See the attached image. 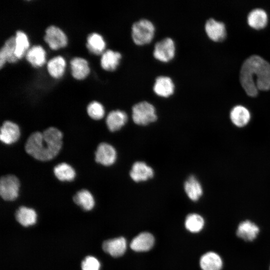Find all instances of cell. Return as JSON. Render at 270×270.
I'll return each mask as SVG.
<instances>
[{
	"instance_id": "obj_12",
	"label": "cell",
	"mask_w": 270,
	"mask_h": 270,
	"mask_svg": "<svg viewBox=\"0 0 270 270\" xmlns=\"http://www.w3.org/2000/svg\"><path fill=\"white\" fill-rule=\"evenodd\" d=\"M52 172L54 177L62 182H73L76 176V172L74 168L66 162H61L55 165Z\"/></svg>"
},
{
	"instance_id": "obj_5",
	"label": "cell",
	"mask_w": 270,
	"mask_h": 270,
	"mask_svg": "<svg viewBox=\"0 0 270 270\" xmlns=\"http://www.w3.org/2000/svg\"><path fill=\"white\" fill-rule=\"evenodd\" d=\"M132 118L134 122L140 126L153 122L157 119L155 108L148 102H139L132 106Z\"/></svg>"
},
{
	"instance_id": "obj_31",
	"label": "cell",
	"mask_w": 270,
	"mask_h": 270,
	"mask_svg": "<svg viewBox=\"0 0 270 270\" xmlns=\"http://www.w3.org/2000/svg\"><path fill=\"white\" fill-rule=\"evenodd\" d=\"M15 55L18 59L22 58L29 47V42L26 34L21 30L16 32L15 36Z\"/></svg>"
},
{
	"instance_id": "obj_18",
	"label": "cell",
	"mask_w": 270,
	"mask_h": 270,
	"mask_svg": "<svg viewBox=\"0 0 270 270\" xmlns=\"http://www.w3.org/2000/svg\"><path fill=\"white\" fill-rule=\"evenodd\" d=\"M259 232V228L256 224L249 220H246L238 224L236 235L246 241L251 242L256 238Z\"/></svg>"
},
{
	"instance_id": "obj_2",
	"label": "cell",
	"mask_w": 270,
	"mask_h": 270,
	"mask_svg": "<svg viewBox=\"0 0 270 270\" xmlns=\"http://www.w3.org/2000/svg\"><path fill=\"white\" fill-rule=\"evenodd\" d=\"M240 78L246 93L255 96L258 90L270 89V64L260 56H250L241 66Z\"/></svg>"
},
{
	"instance_id": "obj_15",
	"label": "cell",
	"mask_w": 270,
	"mask_h": 270,
	"mask_svg": "<svg viewBox=\"0 0 270 270\" xmlns=\"http://www.w3.org/2000/svg\"><path fill=\"white\" fill-rule=\"evenodd\" d=\"M73 202L86 211L91 210L94 206L95 200L92 193L88 189L82 188L72 196Z\"/></svg>"
},
{
	"instance_id": "obj_7",
	"label": "cell",
	"mask_w": 270,
	"mask_h": 270,
	"mask_svg": "<svg viewBox=\"0 0 270 270\" xmlns=\"http://www.w3.org/2000/svg\"><path fill=\"white\" fill-rule=\"evenodd\" d=\"M20 126L10 120L4 121L0 126V142L11 146L18 142L21 137Z\"/></svg>"
},
{
	"instance_id": "obj_23",
	"label": "cell",
	"mask_w": 270,
	"mask_h": 270,
	"mask_svg": "<svg viewBox=\"0 0 270 270\" xmlns=\"http://www.w3.org/2000/svg\"><path fill=\"white\" fill-rule=\"evenodd\" d=\"M184 189L188 198L194 202L198 200L203 194L200 183L194 176H190L185 182Z\"/></svg>"
},
{
	"instance_id": "obj_1",
	"label": "cell",
	"mask_w": 270,
	"mask_h": 270,
	"mask_svg": "<svg viewBox=\"0 0 270 270\" xmlns=\"http://www.w3.org/2000/svg\"><path fill=\"white\" fill-rule=\"evenodd\" d=\"M63 138L61 130L50 126L42 132L36 131L30 134L24 142V149L28 155L38 161L50 162L60 153Z\"/></svg>"
},
{
	"instance_id": "obj_33",
	"label": "cell",
	"mask_w": 270,
	"mask_h": 270,
	"mask_svg": "<svg viewBox=\"0 0 270 270\" xmlns=\"http://www.w3.org/2000/svg\"><path fill=\"white\" fill-rule=\"evenodd\" d=\"M100 264L98 260L93 256H87L81 264L82 270H100Z\"/></svg>"
},
{
	"instance_id": "obj_28",
	"label": "cell",
	"mask_w": 270,
	"mask_h": 270,
	"mask_svg": "<svg viewBox=\"0 0 270 270\" xmlns=\"http://www.w3.org/2000/svg\"><path fill=\"white\" fill-rule=\"evenodd\" d=\"M86 46L90 52L96 54H100L105 48L106 42L100 34L94 32L88 36Z\"/></svg>"
},
{
	"instance_id": "obj_4",
	"label": "cell",
	"mask_w": 270,
	"mask_h": 270,
	"mask_svg": "<svg viewBox=\"0 0 270 270\" xmlns=\"http://www.w3.org/2000/svg\"><path fill=\"white\" fill-rule=\"evenodd\" d=\"M155 28L153 24L146 19H141L134 22L132 27V36L138 45L150 42L154 38Z\"/></svg>"
},
{
	"instance_id": "obj_21",
	"label": "cell",
	"mask_w": 270,
	"mask_h": 270,
	"mask_svg": "<svg viewBox=\"0 0 270 270\" xmlns=\"http://www.w3.org/2000/svg\"><path fill=\"white\" fill-rule=\"evenodd\" d=\"M15 217L16 220L21 225L28 226L36 222L37 214L33 208L22 206L16 210Z\"/></svg>"
},
{
	"instance_id": "obj_24",
	"label": "cell",
	"mask_w": 270,
	"mask_h": 270,
	"mask_svg": "<svg viewBox=\"0 0 270 270\" xmlns=\"http://www.w3.org/2000/svg\"><path fill=\"white\" fill-rule=\"evenodd\" d=\"M72 74L74 78L78 80L85 78L90 72L88 62L84 58L76 57L70 62Z\"/></svg>"
},
{
	"instance_id": "obj_20",
	"label": "cell",
	"mask_w": 270,
	"mask_h": 270,
	"mask_svg": "<svg viewBox=\"0 0 270 270\" xmlns=\"http://www.w3.org/2000/svg\"><path fill=\"white\" fill-rule=\"evenodd\" d=\"M174 86L168 76H160L156 78L153 86L154 92L158 96L166 98L173 94Z\"/></svg>"
},
{
	"instance_id": "obj_9",
	"label": "cell",
	"mask_w": 270,
	"mask_h": 270,
	"mask_svg": "<svg viewBox=\"0 0 270 270\" xmlns=\"http://www.w3.org/2000/svg\"><path fill=\"white\" fill-rule=\"evenodd\" d=\"M44 40L52 50H57L67 44V38L64 32L57 26H50L46 30Z\"/></svg>"
},
{
	"instance_id": "obj_11",
	"label": "cell",
	"mask_w": 270,
	"mask_h": 270,
	"mask_svg": "<svg viewBox=\"0 0 270 270\" xmlns=\"http://www.w3.org/2000/svg\"><path fill=\"white\" fill-rule=\"evenodd\" d=\"M154 174L153 169L144 162L140 161L135 162L130 172V177L136 182L146 181L152 178Z\"/></svg>"
},
{
	"instance_id": "obj_16",
	"label": "cell",
	"mask_w": 270,
	"mask_h": 270,
	"mask_svg": "<svg viewBox=\"0 0 270 270\" xmlns=\"http://www.w3.org/2000/svg\"><path fill=\"white\" fill-rule=\"evenodd\" d=\"M154 244V238L152 234L143 232L134 238L130 243V248L136 252H146L150 250Z\"/></svg>"
},
{
	"instance_id": "obj_6",
	"label": "cell",
	"mask_w": 270,
	"mask_h": 270,
	"mask_svg": "<svg viewBox=\"0 0 270 270\" xmlns=\"http://www.w3.org/2000/svg\"><path fill=\"white\" fill-rule=\"evenodd\" d=\"M116 158L117 152L112 144L102 142L97 146L94 152V160L97 164L105 167L110 166L115 163Z\"/></svg>"
},
{
	"instance_id": "obj_29",
	"label": "cell",
	"mask_w": 270,
	"mask_h": 270,
	"mask_svg": "<svg viewBox=\"0 0 270 270\" xmlns=\"http://www.w3.org/2000/svg\"><path fill=\"white\" fill-rule=\"evenodd\" d=\"M66 64L63 57L60 56L54 57L47 63L48 72L52 76L59 78L64 72Z\"/></svg>"
},
{
	"instance_id": "obj_22",
	"label": "cell",
	"mask_w": 270,
	"mask_h": 270,
	"mask_svg": "<svg viewBox=\"0 0 270 270\" xmlns=\"http://www.w3.org/2000/svg\"><path fill=\"white\" fill-rule=\"evenodd\" d=\"M15 36H11L5 42L0 50V67L2 68L6 61L14 62L18 59L15 55Z\"/></svg>"
},
{
	"instance_id": "obj_13",
	"label": "cell",
	"mask_w": 270,
	"mask_h": 270,
	"mask_svg": "<svg viewBox=\"0 0 270 270\" xmlns=\"http://www.w3.org/2000/svg\"><path fill=\"white\" fill-rule=\"evenodd\" d=\"M128 116L122 110H117L110 111L106 118V125L110 132L120 130L128 121Z\"/></svg>"
},
{
	"instance_id": "obj_27",
	"label": "cell",
	"mask_w": 270,
	"mask_h": 270,
	"mask_svg": "<svg viewBox=\"0 0 270 270\" xmlns=\"http://www.w3.org/2000/svg\"><path fill=\"white\" fill-rule=\"evenodd\" d=\"M26 58L34 66H40L46 62V52L40 46H34L27 50Z\"/></svg>"
},
{
	"instance_id": "obj_32",
	"label": "cell",
	"mask_w": 270,
	"mask_h": 270,
	"mask_svg": "<svg viewBox=\"0 0 270 270\" xmlns=\"http://www.w3.org/2000/svg\"><path fill=\"white\" fill-rule=\"evenodd\" d=\"M86 112L91 120L99 121L102 119L105 115V110L104 106L98 101H92L86 106Z\"/></svg>"
},
{
	"instance_id": "obj_10",
	"label": "cell",
	"mask_w": 270,
	"mask_h": 270,
	"mask_svg": "<svg viewBox=\"0 0 270 270\" xmlns=\"http://www.w3.org/2000/svg\"><path fill=\"white\" fill-rule=\"evenodd\" d=\"M126 241L124 237L106 240L102 244L104 251L114 258L122 256L126 252Z\"/></svg>"
},
{
	"instance_id": "obj_17",
	"label": "cell",
	"mask_w": 270,
	"mask_h": 270,
	"mask_svg": "<svg viewBox=\"0 0 270 270\" xmlns=\"http://www.w3.org/2000/svg\"><path fill=\"white\" fill-rule=\"evenodd\" d=\"M230 117L232 123L238 128H243L250 122L251 114L249 110L242 105H236L230 112Z\"/></svg>"
},
{
	"instance_id": "obj_19",
	"label": "cell",
	"mask_w": 270,
	"mask_h": 270,
	"mask_svg": "<svg viewBox=\"0 0 270 270\" xmlns=\"http://www.w3.org/2000/svg\"><path fill=\"white\" fill-rule=\"evenodd\" d=\"M200 264L202 270H221L223 262L218 254L214 252H208L200 257Z\"/></svg>"
},
{
	"instance_id": "obj_26",
	"label": "cell",
	"mask_w": 270,
	"mask_h": 270,
	"mask_svg": "<svg viewBox=\"0 0 270 270\" xmlns=\"http://www.w3.org/2000/svg\"><path fill=\"white\" fill-rule=\"evenodd\" d=\"M122 55L119 52L111 50H107L104 52L102 56L101 66L105 70H114L119 64Z\"/></svg>"
},
{
	"instance_id": "obj_30",
	"label": "cell",
	"mask_w": 270,
	"mask_h": 270,
	"mask_svg": "<svg viewBox=\"0 0 270 270\" xmlns=\"http://www.w3.org/2000/svg\"><path fill=\"white\" fill-rule=\"evenodd\" d=\"M186 228L192 232H200L204 228V220L203 218L197 214H188L185 220Z\"/></svg>"
},
{
	"instance_id": "obj_8",
	"label": "cell",
	"mask_w": 270,
	"mask_h": 270,
	"mask_svg": "<svg viewBox=\"0 0 270 270\" xmlns=\"http://www.w3.org/2000/svg\"><path fill=\"white\" fill-rule=\"evenodd\" d=\"M175 50L174 40L170 38H166L155 44L153 55L160 61L168 62L174 58Z\"/></svg>"
},
{
	"instance_id": "obj_3",
	"label": "cell",
	"mask_w": 270,
	"mask_h": 270,
	"mask_svg": "<svg viewBox=\"0 0 270 270\" xmlns=\"http://www.w3.org/2000/svg\"><path fill=\"white\" fill-rule=\"evenodd\" d=\"M21 182L18 178L13 174L0 176V196L6 202L16 200L20 196Z\"/></svg>"
},
{
	"instance_id": "obj_14",
	"label": "cell",
	"mask_w": 270,
	"mask_h": 270,
	"mask_svg": "<svg viewBox=\"0 0 270 270\" xmlns=\"http://www.w3.org/2000/svg\"><path fill=\"white\" fill-rule=\"evenodd\" d=\"M205 30L208 36L216 42L222 41L226 36L224 24L212 18L208 19L205 24Z\"/></svg>"
},
{
	"instance_id": "obj_34",
	"label": "cell",
	"mask_w": 270,
	"mask_h": 270,
	"mask_svg": "<svg viewBox=\"0 0 270 270\" xmlns=\"http://www.w3.org/2000/svg\"></svg>"
},
{
	"instance_id": "obj_25",
	"label": "cell",
	"mask_w": 270,
	"mask_h": 270,
	"mask_svg": "<svg viewBox=\"0 0 270 270\" xmlns=\"http://www.w3.org/2000/svg\"><path fill=\"white\" fill-rule=\"evenodd\" d=\"M248 22L253 28L256 29L264 28L268 23V15L266 12L260 8L252 10L248 14Z\"/></svg>"
}]
</instances>
